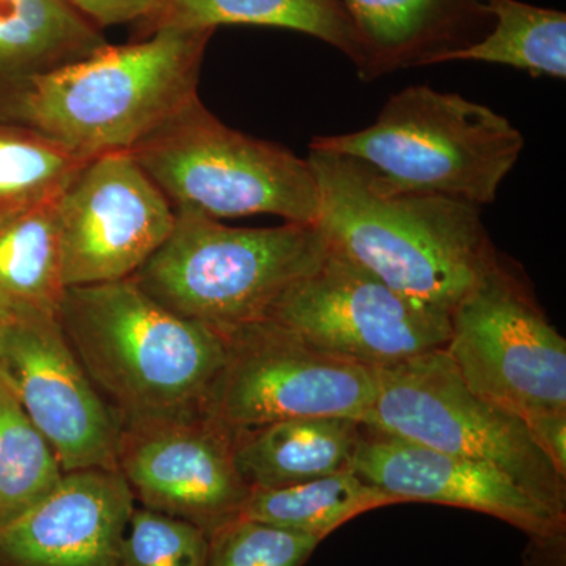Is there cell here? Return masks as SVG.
<instances>
[{"instance_id":"1","label":"cell","mask_w":566,"mask_h":566,"mask_svg":"<svg viewBox=\"0 0 566 566\" xmlns=\"http://www.w3.org/2000/svg\"><path fill=\"white\" fill-rule=\"evenodd\" d=\"M322 230L329 248L395 292L452 314L499 262L480 207L387 189L370 167L312 150Z\"/></svg>"},{"instance_id":"2","label":"cell","mask_w":566,"mask_h":566,"mask_svg":"<svg viewBox=\"0 0 566 566\" xmlns=\"http://www.w3.org/2000/svg\"><path fill=\"white\" fill-rule=\"evenodd\" d=\"M63 334L120 427L199 415L226 356V338L182 318L133 281L69 286Z\"/></svg>"},{"instance_id":"3","label":"cell","mask_w":566,"mask_h":566,"mask_svg":"<svg viewBox=\"0 0 566 566\" xmlns=\"http://www.w3.org/2000/svg\"><path fill=\"white\" fill-rule=\"evenodd\" d=\"M212 31L159 29L136 43L33 77L6 122L29 126L80 155L129 151L196 99Z\"/></svg>"},{"instance_id":"4","label":"cell","mask_w":566,"mask_h":566,"mask_svg":"<svg viewBox=\"0 0 566 566\" xmlns=\"http://www.w3.org/2000/svg\"><path fill=\"white\" fill-rule=\"evenodd\" d=\"M312 150L357 159L395 192L493 203L524 148L501 114L428 85L405 88L360 132L318 136Z\"/></svg>"},{"instance_id":"5","label":"cell","mask_w":566,"mask_h":566,"mask_svg":"<svg viewBox=\"0 0 566 566\" xmlns=\"http://www.w3.org/2000/svg\"><path fill=\"white\" fill-rule=\"evenodd\" d=\"M326 252L316 226L237 229L175 208L172 233L133 281L175 315L223 331L266 318L275 301Z\"/></svg>"},{"instance_id":"6","label":"cell","mask_w":566,"mask_h":566,"mask_svg":"<svg viewBox=\"0 0 566 566\" xmlns=\"http://www.w3.org/2000/svg\"><path fill=\"white\" fill-rule=\"evenodd\" d=\"M129 153L174 208L218 221L255 214L318 221V186L307 159L229 128L199 96Z\"/></svg>"},{"instance_id":"7","label":"cell","mask_w":566,"mask_h":566,"mask_svg":"<svg viewBox=\"0 0 566 566\" xmlns=\"http://www.w3.org/2000/svg\"><path fill=\"white\" fill-rule=\"evenodd\" d=\"M360 423L374 433L491 465L566 516V475L523 419L464 385L444 349L379 368L378 397Z\"/></svg>"},{"instance_id":"8","label":"cell","mask_w":566,"mask_h":566,"mask_svg":"<svg viewBox=\"0 0 566 566\" xmlns=\"http://www.w3.org/2000/svg\"><path fill=\"white\" fill-rule=\"evenodd\" d=\"M444 352L472 392L523 419L539 446L566 430V340L501 262L452 312Z\"/></svg>"},{"instance_id":"9","label":"cell","mask_w":566,"mask_h":566,"mask_svg":"<svg viewBox=\"0 0 566 566\" xmlns=\"http://www.w3.org/2000/svg\"><path fill=\"white\" fill-rule=\"evenodd\" d=\"M226 356L202 412L230 430L303 417L363 420L379 392V368L312 345L271 318L221 331Z\"/></svg>"},{"instance_id":"10","label":"cell","mask_w":566,"mask_h":566,"mask_svg":"<svg viewBox=\"0 0 566 566\" xmlns=\"http://www.w3.org/2000/svg\"><path fill=\"white\" fill-rule=\"evenodd\" d=\"M324 352L374 368L446 349L452 314L395 292L327 244L322 262L268 312Z\"/></svg>"},{"instance_id":"11","label":"cell","mask_w":566,"mask_h":566,"mask_svg":"<svg viewBox=\"0 0 566 566\" xmlns=\"http://www.w3.org/2000/svg\"><path fill=\"white\" fill-rule=\"evenodd\" d=\"M69 286L133 277L172 233L175 208L129 151L93 156L59 197Z\"/></svg>"},{"instance_id":"12","label":"cell","mask_w":566,"mask_h":566,"mask_svg":"<svg viewBox=\"0 0 566 566\" xmlns=\"http://www.w3.org/2000/svg\"><path fill=\"white\" fill-rule=\"evenodd\" d=\"M0 381L44 436L62 471H117L120 423L66 342L59 316L0 319Z\"/></svg>"},{"instance_id":"13","label":"cell","mask_w":566,"mask_h":566,"mask_svg":"<svg viewBox=\"0 0 566 566\" xmlns=\"http://www.w3.org/2000/svg\"><path fill=\"white\" fill-rule=\"evenodd\" d=\"M233 442L234 431L203 412L123 424L117 471L142 506L210 536L243 516L252 493L234 463Z\"/></svg>"},{"instance_id":"14","label":"cell","mask_w":566,"mask_h":566,"mask_svg":"<svg viewBox=\"0 0 566 566\" xmlns=\"http://www.w3.org/2000/svg\"><path fill=\"white\" fill-rule=\"evenodd\" d=\"M353 471L364 482L392 495L398 504L427 502L474 510L539 542L558 538L565 532L566 516L497 469L367 428Z\"/></svg>"},{"instance_id":"15","label":"cell","mask_w":566,"mask_h":566,"mask_svg":"<svg viewBox=\"0 0 566 566\" xmlns=\"http://www.w3.org/2000/svg\"><path fill=\"white\" fill-rule=\"evenodd\" d=\"M134 506L120 472H66L50 494L0 526V566H120Z\"/></svg>"},{"instance_id":"16","label":"cell","mask_w":566,"mask_h":566,"mask_svg":"<svg viewBox=\"0 0 566 566\" xmlns=\"http://www.w3.org/2000/svg\"><path fill=\"white\" fill-rule=\"evenodd\" d=\"M364 434L349 417L281 420L234 431V463L251 491L297 485L353 469Z\"/></svg>"},{"instance_id":"17","label":"cell","mask_w":566,"mask_h":566,"mask_svg":"<svg viewBox=\"0 0 566 566\" xmlns=\"http://www.w3.org/2000/svg\"><path fill=\"white\" fill-rule=\"evenodd\" d=\"M106 44L102 31L66 0H0V122L33 77Z\"/></svg>"},{"instance_id":"18","label":"cell","mask_w":566,"mask_h":566,"mask_svg":"<svg viewBox=\"0 0 566 566\" xmlns=\"http://www.w3.org/2000/svg\"><path fill=\"white\" fill-rule=\"evenodd\" d=\"M264 25L305 33L348 55L363 76L370 73V55L340 0H169L144 35L159 29L216 31L219 25Z\"/></svg>"},{"instance_id":"19","label":"cell","mask_w":566,"mask_h":566,"mask_svg":"<svg viewBox=\"0 0 566 566\" xmlns=\"http://www.w3.org/2000/svg\"><path fill=\"white\" fill-rule=\"evenodd\" d=\"M59 199L0 219V319L61 314Z\"/></svg>"},{"instance_id":"20","label":"cell","mask_w":566,"mask_h":566,"mask_svg":"<svg viewBox=\"0 0 566 566\" xmlns=\"http://www.w3.org/2000/svg\"><path fill=\"white\" fill-rule=\"evenodd\" d=\"M356 25L378 76L411 63L422 65L439 41L460 24L476 0H340Z\"/></svg>"},{"instance_id":"21","label":"cell","mask_w":566,"mask_h":566,"mask_svg":"<svg viewBox=\"0 0 566 566\" xmlns=\"http://www.w3.org/2000/svg\"><path fill=\"white\" fill-rule=\"evenodd\" d=\"M495 18L493 32L468 46L430 55L423 65L442 62H485L528 71L532 76L566 77V14L517 0H486Z\"/></svg>"},{"instance_id":"22","label":"cell","mask_w":566,"mask_h":566,"mask_svg":"<svg viewBox=\"0 0 566 566\" xmlns=\"http://www.w3.org/2000/svg\"><path fill=\"white\" fill-rule=\"evenodd\" d=\"M394 504L392 495L346 469L297 485L252 491L243 516L324 539L354 517Z\"/></svg>"},{"instance_id":"23","label":"cell","mask_w":566,"mask_h":566,"mask_svg":"<svg viewBox=\"0 0 566 566\" xmlns=\"http://www.w3.org/2000/svg\"><path fill=\"white\" fill-rule=\"evenodd\" d=\"M88 159L29 126L0 122V219L59 199Z\"/></svg>"},{"instance_id":"24","label":"cell","mask_w":566,"mask_h":566,"mask_svg":"<svg viewBox=\"0 0 566 566\" xmlns=\"http://www.w3.org/2000/svg\"><path fill=\"white\" fill-rule=\"evenodd\" d=\"M63 474L50 442L0 381V526L50 494Z\"/></svg>"},{"instance_id":"25","label":"cell","mask_w":566,"mask_h":566,"mask_svg":"<svg viewBox=\"0 0 566 566\" xmlns=\"http://www.w3.org/2000/svg\"><path fill=\"white\" fill-rule=\"evenodd\" d=\"M208 538L205 566H304L323 542L245 516L230 521Z\"/></svg>"},{"instance_id":"26","label":"cell","mask_w":566,"mask_h":566,"mask_svg":"<svg viewBox=\"0 0 566 566\" xmlns=\"http://www.w3.org/2000/svg\"><path fill=\"white\" fill-rule=\"evenodd\" d=\"M210 538L185 520L134 506L120 566H205Z\"/></svg>"},{"instance_id":"27","label":"cell","mask_w":566,"mask_h":566,"mask_svg":"<svg viewBox=\"0 0 566 566\" xmlns=\"http://www.w3.org/2000/svg\"><path fill=\"white\" fill-rule=\"evenodd\" d=\"M95 28L140 22L145 24L169 3V0H69Z\"/></svg>"},{"instance_id":"28","label":"cell","mask_w":566,"mask_h":566,"mask_svg":"<svg viewBox=\"0 0 566 566\" xmlns=\"http://www.w3.org/2000/svg\"><path fill=\"white\" fill-rule=\"evenodd\" d=\"M66 2H69V0H66Z\"/></svg>"}]
</instances>
